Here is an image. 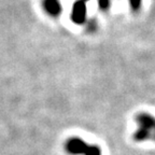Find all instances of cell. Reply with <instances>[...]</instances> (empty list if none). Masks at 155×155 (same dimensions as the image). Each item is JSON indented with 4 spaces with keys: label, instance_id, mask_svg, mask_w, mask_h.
<instances>
[{
    "label": "cell",
    "instance_id": "obj_7",
    "mask_svg": "<svg viewBox=\"0 0 155 155\" xmlns=\"http://www.w3.org/2000/svg\"><path fill=\"white\" fill-rule=\"evenodd\" d=\"M129 5L134 10H138L141 5V0H129Z\"/></svg>",
    "mask_w": 155,
    "mask_h": 155
},
{
    "label": "cell",
    "instance_id": "obj_6",
    "mask_svg": "<svg viewBox=\"0 0 155 155\" xmlns=\"http://www.w3.org/2000/svg\"><path fill=\"white\" fill-rule=\"evenodd\" d=\"M98 5L101 10H108L110 7V0H98Z\"/></svg>",
    "mask_w": 155,
    "mask_h": 155
},
{
    "label": "cell",
    "instance_id": "obj_3",
    "mask_svg": "<svg viewBox=\"0 0 155 155\" xmlns=\"http://www.w3.org/2000/svg\"><path fill=\"white\" fill-rule=\"evenodd\" d=\"M86 5L85 2L82 0H78L75 1L72 8V12H71V19L75 24H83L86 19Z\"/></svg>",
    "mask_w": 155,
    "mask_h": 155
},
{
    "label": "cell",
    "instance_id": "obj_2",
    "mask_svg": "<svg viewBox=\"0 0 155 155\" xmlns=\"http://www.w3.org/2000/svg\"><path fill=\"white\" fill-rule=\"evenodd\" d=\"M90 145L85 143L82 139L80 138H71L67 141L66 143V150L68 153L73 155H78V154H85V152L87 151Z\"/></svg>",
    "mask_w": 155,
    "mask_h": 155
},
{
    "label": "cell",
    "instance_id": "obj_4",
    "mask_svg": "<svg viewBox=\"0 0 155 155\" xmlns=\"http://www.w3.org/2000/svg\"><path fill=\"white\" fill-rule=\"evenodd\" d=\"M43 7L48 14L54 16L61 13V5L58 0H43Z\"/></svg>",
    "mask_w": 155,
    "mask_h": 155
},
{
    "label": "cell",
    "instance_id": "obj_5",
    "mask_svg": "<svg viewBox=\"0 0 155 155\" xmlns=\"http://www.w3.org/2000/svg\"><path fill=\"white\" fill-rule=\"evenodd\" d=\"M84 155H101V152L97 145H90Z\"/></svg>",
    "mask_w": 155,
    "mask_h": 155
},
{
    "label": "cell",
    "instance_id": "obj_8",
    "mask_svg": "<svg viewBox=\"0 0 155 155\" xmlns=\"http://www.w3.org/2000/svg\"><path fill=\"white\" fill-rule=\"evenodd\" d=\"M153 138L155 139V128H154V130H153Z\"/></svg>",
    "mask_w": 155,
    "mask_h": 155
},
{
    "label": "cell",
    "instance_id": "obj_9",
    "mask_svg": "<svg viewBox=\"0 0 155 155\" xmlns=\"http://www.w3.org/2000/svg\"><path fill=\"white\" fill-rule=\"evenodd\" d=\"M82 1H84V2H87V1H91V0H82Z\"/></svg>",
    "mask_w": 155,
    "mask_h": 155
},
{
    "label": "cell",
    "instance_id": "obj_1",
    "mask_svg": "<svg viewBox=\"0 0 155 155\" xmlns=\"http://www.w3.org/2000/svg\"><path fill=\"white\" fill-rule=\"evenodd\" d=\"M137 123L139 125V128L134 136L135 140L140 142L149 139L155 128V119L148 113H140L137 116Z\"/></svg>",
    "mask_w": 155,
    "mask_h": 155
}]
</instances>
